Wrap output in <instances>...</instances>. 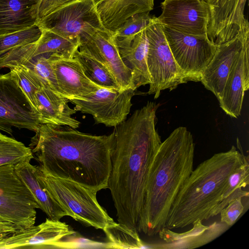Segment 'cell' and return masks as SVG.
Instances as JSON below:
<instances>
[{
    "mask_svg": "<svg viewBox=\"0 0 249 249\" xmlns=\"http://www.w3.org/2000/svg\"><path fill=\"white\" fill-rule=\"evenodd\" d=\"M195 149L192 134L183 126L161 142L149 169L138 231L151 236L165 228L171 206L193 170Z\"/></svg>",
    "mask_w": 249,
    "mask_h": 249,
    "instance_id": "cell-3",
    "label": "cell"
},
{
    "mask_svg": "<svg viewBox=\"0 0 249 249\" xmlns=\"http://www.w3.org/2000/svg\"><path fill=\"white\" fill-rule=\"evenodd\" d=\"M50 55H40L35 57L22 65H19L28 69L54 91L60 95V93L51 62Z\"/></svg>",
    "mask_w": 249,
    "mask_h": 249,
    "instance_id": "cell-31",
    "label": "cell"
},
{
    "mask_svg": "<svg viewBox=\"0 0 249 249\" xmlns=\"http://www.w3.org/2000/svg\"><path fill=\"white\" fill-rule=\"evenodd\" d=\"M30 160L22 161L15 164L16 171L33 194L39 209L44 212L48 218L60 220L68 213L51 196L47 188L38 178L36 166L30 163Z\"/></svg>",
    "mask_w": 249,
    "mask_h": 249,
    "instance_id": "cell-25",
    "label": "cell"
},
{
    "mask_svg": "<svg viewBox=\"0 0 249 249\" xmlns=\"http://www.w3.org/2000/svg\"><path fill=\"white\" fill-rule=\"evenodd\" d=\"M36 25L41 30L79 40L98 30L106 29L92 0L71 1L39 19Z\"/></svg>",
    "mask_w": 249,
    "mask_h": 249,
    "instance_id": "cell-8",
    "label": "cell"
},
{
    "mask_svg": "<svg viewBox=\"0 0 249 249\" xmlns=\"http://www.w3.org/2000/svg\"><path fill=\"white\" fill-rule=\"evenodd\" d=\"M39 116L9 72L0 74V130L12 135L13 127L35 132Z\"/></svg>",
    "mask_w": 249,
    "mask_h": 249,
    "instance_id": "cell-10",
    "label": "cell"
},
{
    "mask_svg": "<svg viewBox=\"0 0 249 249\" xmlns=\"http://www.w3.org/2000/svg\"><path fill=\"white\" fill-rule=\"evenodd\" d=\"M203 221L197 219L192 224L189 231L178 233L164 228L158 234L164 241L161 244H153L156 249H192L204 246L217 238L230 227L221 222H214L205 225Z\"/></svg>",
    "mask_w": 249,
    "mask_h": 249,
    "instance_id": "cell-20",
    "label": "cell"
},
{
    "mask_svg": "<svg viewBox=\"0 0 249 249\" xmlns=\"http://www.w3.org/2000/svg\"><path fill=\"white\" fill-rule=\"evenodd\" d=\"M249 184V159L244 154L243 162L229 175L220 201L213 209L211 217L219 214L221 211L232 200L237 197H249L248 191H244Z\"/></svg>",
    "mask_w": 249,
    "mask_h": 249,
    "instance_id": "cell-26",
    "label": "cell"
},
{
    "mask_svg": "<svg viewBox=\"0 0 249 249\" xmlns=\"http://www.w3.org/2000/svg\"><path fill=\"white\" fill-rule=\"evenodd\" d=\"M10 70L11 76L21 88L36 110L35 95L44 82L23 66H15Z\"/></svg>",
    "mask_w": 249,
    "mask_h": 249,
    "instance_id": "cell-32",
    "label": "cell"
},
{
    "mask_svg": "<svg viewBox=\"0 0 249 249\" xmlns=\"http://www.w3.org/2000/svg\"><path fill=\"white\" fill-rule=\"evenodd\" d=\"M216 153L192 171L170 210L165 228H182L195 221L208 220L220 201L228 178L243 162L239 144Z\"/></svg>",
    "mask_w": 249,
    "mask_h": 249,
    "instance_id": "cell-4",
    "label": "cell"
},
{
    "mask_svg": "<svg viewBox=\"0 0 249 249\" xmlns=\"http://www.w3.org/2000/svg\"><path fill=\"white\" fill-rule=\"evenodd\" d=\"M73 57L78 61L86 76L94 84L102 88L122 90L112 74L102 63L78 50Z\"/></svg>",
    "mask_w": 249,
    "mask_h": 249,
    "instance_id": "cell-27",
    "label": "cell"
},
{
    "mask_svg": "<svg viewBox=\"0 0 249 249\" xmlns=\"http://www.w3.org/2000/svg\"><path fill=\"white\" fill-rule=\"evenodd\" d=\"M146 33L148 42L146 61L151 81L148 94H153L156 99L162 90H172L188 81L172 55L157 17H151Z\"/></svg>",
    "mask_w": 249,
    "mask_h": 249,
    "instance_id": "cell-6",
    "label": "cell"
},
{
    "mask_svg": "<svg viewBox=\"0 0 249 249\" xmlns=\"http://www.w3.org/2000/svg\"><path fill=\"white\" fill-rule=\"evenodd\" d=\"M154 5V0H102L96 8L103 26L112 34L130 17L150 12Z\"/></svg>",
    "mask_w": 249,
    "mask_h": 249,
    "instance_id": "cell-24",
    "label": "cell"
},
{
    "mask_svg": "<svg viewBox=\"0 0 249 249\" xmlns=\"http://www.w3.org/2000/svg\"><path fill=\"white\" fill-rule=\"evenodd\" d=\"M79 41V51L104 65L122 90L129 88L136 89L132 73L124 64L110 32L106 29L98 30L85 35Z\"/></svg>",
    "mask_w": 249,
    "mask_h": 249,
    "instance_id": "cell-13",
    "label": "cell"
},
{
    "mask_svg": "<svg viewBox=\"0 0 249 249\" xmlns=\"http://www.w3.org/2000/svg\"><path fill=\"white\" fill-rule=\"evenodd\" d=\"M13 233H0V249L4 239Z\"/></svg>",
    "mask_w": 249,
    "mask_h": 249,
    "instance_id": "cell-38",
    "label": "cell"
},
{
    "mask_svg": "<svg viewBox=\"0 0 249 249\" xmlns=\"http://www.w3.org/2000/svg\"><path fill=\"white\" fill-rule=\"evenodd\" d=\"M249 38V28L239 32L229 41L216 45L212 59L202 72L200 82L218 101L221 98L234 58Z\"/></svg>",
    "mask_w": 249,
    "mask_h": 249,
    "instance_id": "cell-15",
    "label": "cell"
},
{
    "mask_svg": "<svg viewBox=\"0 0 249 249\" xmlns=\"http://www.w3.org/2000/svg\"><path fill=\"white\" fill-rule=\"evenodd\" d=\"M95 5L102 0H92Z\"/></svg>",
    "mask_w": 249,
    "mask_h": 249,
    "instance_id": "cell-39",
    "label": "cell"
},
{
    "mask_svg": "<svg viewBox=\"0 0 249 249\" xmlns=\"http://www.w3.org/2000/svg\"><path fill=\"white\" fill-rule=\"evenodd\" d=\"M136 89L117 90L101 88L84 100L71 99L74 109L92 116L96 124L115 127L126 120Z\"/></svg>",
    "mask_w": 249,
    "mask_h": 249,
    "instance_id": "cell-11",
    "label": "cell"
},
{
    "mask_svg": "<svg viewBox=\"0 0 249 249\" xmlns=\"http://www.w3.org/2000/svg\"><path fill=\"white\" fill-rule=\"evenodd\" d=\"M40 2L41 0H0V35L36 25Z\"/></svg>",
    "mask_w": 249,
    "mask_h": 249,
    "instance_id": "cell-23",
    "label": "cell"
},
{
    "mask_svg": "<svg viewBox=\"0 0 249 249\" xmlns=\"http://www.w3.org/2000/svg\"><path fill=\"white\" fill-rule=\"evenodd\" d=\"M49 58L62 97L69 101L84 100L101 88L86 76L81 64L74 57L53 53Z\"/></svg>",
    "mask_w": 249,
    "mask_h": 249,
    "instance_id": "cell-16",
    "label": "cell"
},
{
    "mask_svg": "<svg viewBox=\"0 0 249 249\" xmlns=\"http://www.w3.org/2000/svg\"><path fill=\"white\" fill-rule=\"evenodd\" d=\"M40 124L29 147L46 175L70 180L98 192L107 188L113 132L96 136L68 126Z\"/></svg>",
    "mask_w": 249,
    "mask_h": 249,
    "instance_id": "cell-2",
    "label": "cell"
},
{
    "mask_svg": "<svg viewBox=\"0 0 249 249\" xmlns=\"http://www.w3.org/2000/svg\"><path fill=\"white\" fill-rule=\"evenodd\" d=\"M51 249H110L109 244L77 236L75 233L64 237L53 244Z\"/></svg>",
    "mask_w": 249,
    "mask_h": 249,
    "instance_id": "cell-34",
    "label": "cell"
},
{
    "mask_svg": "<svg viewBox=\"0 0 249 249\" xmlns=\"http://www.w3.org/2000/svg\"><path fill=\"white\" fill-rule=\"evenodd\" d=\"M36 209L39 206L15 164L0 166V218L22 230L35 225Z\"/></svg>",
    "mask_w": 249,
    "mask_h": 249,
    "instance_id": "cell-7",
    "label": "cell"
},
{
    "mask_svg": "<svg viewBox=\"0 0 249 249\" xmlns=\"http://www.w3.org/2000/svg\"><path fill=\"white\" fill-rule=\"evenodd\" d=\"M41 30V29H40ZM35 42L13 49L7 54L6 62L9 68L22 65L35 57L56 53L72 58L80 45L77 38H71L46 30Z\"/></svg>",
    "mask_w": 249,
    "mask_h": 249,
    "instance_id": "cell-17",
    "label": "cell"
},
{
    "mask_svg": "<svg viewBox=\"0 0 249 249\" xmlns=\"http://www.w3.org/2000/svg\"><path fill=\"white\" fill-rule=\"evenodd\" d=\"M76 232L67 224L47 218L37 226H32L6 237L1 249H50L54 243Z\"/></svg>",
    "mask_w": 249,
    "mask_h": 249,
    "instance_id": "cell-18",
    "label": "cell"
},
{
    "mask_svg": "<svg viewBox=\"0 0 249 249\" xmlns=\"http://www.w3.org/2000/svg\"><path fill=\"white\" fill-rule=\"evenodd\" d=\"M36 174L51 196L75 220L101 230L116 222L98 202L97 192L73 181L44 175L38 166Z\"/></svg>",
    "mask_w": 249,
    "mask_h": 249,
    "instance_id": "cell-5",
    "label": "cell"
},
{
    "mask_svg": "<svg viewBox=\"0 0 249 249\" xmlns=\"http://www.w3.org/2000/svg\"><path fill=\"white\" fill-rule=\"evenodd\" d=\"M110 249H153V244L144 242L137 230L115 222L102 230Z\"/></svg>",
    "mask_w": 249,
    "mask_h": 249,
    "instance_id": "cell-28",
    "label": "cell"
},
{
    "mask_svg": "<svg viewBox=\"0 0 249 249\" xmlns=\"http://www.w3.org/2000/svg\"><path fill=\"white\" fill-rule=\"evenodd\" d=\"M249 88V38L237 54L227 79L221 99L223 111L231 117L240 115L245 91Z\"/></svg>",
    "mask_w": 249,
    "mask_h": 249,
    "instance_id": "cell-19",
    "label": "cell"
},
{
    "mask_svg": "<svg viewBox=\"0 0 249 249\" xmlns=\"http://www.w3.org/2000/svg\"><path fill=\"white\" fill-rule=\"evenodd\" d=\"M151 18L149 12L134 15L124 21L114 31L112 35L116 39L132 37L147 27Z\"/></svg>",
    "mask_w": 249,
    "mask_h": 249,
    "instance_id": "cell-33",
    "label": "cell"
},
{
    "mask_svg": "<svg viewBox=\"0 0 249 249\" xmlns=\"http://www.w3.org/2000/svg\"><path fill=\"white\" fill-rule=\"evenodd\" d=\"M242 199L239 197L232 200L221 211L220 222L230 227L235 224L244 210Z\"/></svg>",
    "mask_w": 249,
    "mask_h": 249,
    "instance_id": "cell-35",
    "label": "cell"
},
{
    "mask_svg": "<svg viewBox=\"0 0 249 249\" xmlns=\"http://www.w3.org/2000/svg\"><path fill=\"white\" fill-rule=\"evenodd\" d=\"M157 17L163 25L190 35L208 36L209 7L204 0H164Z\"/></svg>",
    "mask_w": 249,
    "mask_h": 249,
    "instance_id": "cell-12",
    "label": "cell"
},
{
    "mask_svg": "<svg viewBox=\"0 0 249 249\" xmlns=\"http://www.w3.org/2000/svg\"><path fill=\"white\" fill-rule=\"evenodd\" d=\"M29 147L0 132V166L16 164L22 161L34 159Z\"/></svg>",
    "mask_w": 249,
    "mask_h": 249,
    "instance_id": "cell-29",
    "label": "cell"
},
{
    "mask_svg": "<svg viewBox=\"0 0 249 249\" xmlns=\"http://www.w3.org/2000/svg\"><path fill=\"white\" fill-rule=\"evenodd\" d=\"M41 35L40 29L36 25L21 31L0 35V56L15 48L36 42Z\"/></svg>",
    "mask_w": 249,
    "mask_h": 249,
    "instance_id": "cell-30",
    "label": "cell"
},
{
    "mask_svg": "<svg viewBox=\"0 0 249 249\" xmlns=\"http://www.w3.org/2000/svg\"><path fill=\"white\" fill-rule=\"evenodd\" d=\"M158 106L148 101L113 131L107 188L118 223L137 231L149 169L162 142L156 128Z\"/></svg>",
    "mask_w": 249,
    "mask_h": 249,
    "instance_id": "cell-1",
    "label": "cell"
},
{
    "mask_svg": "<svg viewBox=\"0 0 249 249\" xmlns=\"http://www.w3.org/2000/svg\"><path fill=\"white\" fill-rule=\"evenodd\" d=\"M210 14L207 35L210 40L219 45L249 28L245 18L247 0H204Z\"/></svg>",
    "mask_w": 249,
    "mask_h": 249,
    "instance_id": "cell-14",
    "label": "cell"
},
{
    "mask_svg": "<svg viewBox=\"0 0 249 249\" xmlns=\"http://www.w3.org/2000/svg\"><path fill=\"white\" fill-rule=\"evenodd\" d=\"M114 39L124 64L132 73L134 88L137 89L142 86L149 85L151 81L146 61L148 42L146 28L132 37Z\"/></svg>",
    "mask_w": 249,
    "mask_h": 249,
    "instance_id": "cell-22",
    "label": "cell"
},
{
    "mask_svg": "<svg viewBox=\"0 0 249 249\" xmlns=\"http://www.w3.org/2000/svg\"><path fill=\"white\" fill-rule=\"evenodd\" d=\"M35 97V109L41 124L75 129L79 127L80 122L72 117L77 111L69 107V100L54 91L45 82L36 91Z\"/></svg>",
    "mask_w": 249,
    "mask_h": 249,
    "instance_id": "cell-21",
    "label": "cell"
},
{
    "mask_svg": "<svg viewBox=\"0 0 249 249\" xmlns=\"http://www.w3.org/2000/svg\"><path fill=\"white\" fill-rule=\"evenodd\" d=\"M72 0H41L39 8L38 19Z\"/></svg>",
    "mask_w": 249,
    "mask_h": 249,
    "instance_id": "cell-36",
    "label": "cell"
},
{
    "mask_svg": "<svg viewBox=\"0 0 249 249\" xmlns=\"http://www.w3.org/2000/svg\"><path fill=\"white\" fill-rule=\"evenodd\" d=\"M163 30L172 55L188 82L200 81L202 72L217 45L208 36L184 34L165 26Z\"/></svg>",
    "mask_w": 249,
    "mask_h": 249,
    "instance_id": "cell-9",
    "label": "cell"
},
{
    "mask_svg": "<svg viewBox=\"0 0 249 249\" xmlns=\"http://www.w3.org/2000/svg\"><path fill=\"white\" fill-rule=\"evenodd\" d=\"M20 230L14 224L0 218V233H15Z\"/></svg>",
    "mask_w": 249,
    "mask_h": 249,
    "instance_id": "cell-37",
    "label": "cell"
}]
</instances>
